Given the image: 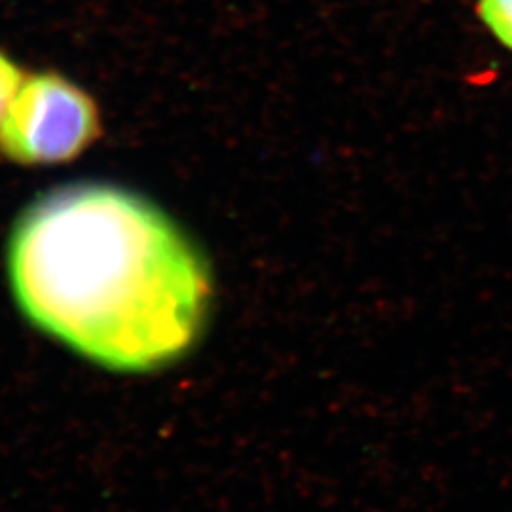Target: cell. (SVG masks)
Wrapping results in <instances>:
<instances>
[{"instance_id": "4", "label": "cell", "mask_w": 512, "mask_h": 512, "mask_svg": "<svg viewBox=\"0 0 512 512\" xmlns=\"http://www.w3.org/2000/svg\"><path fill=\"white\" fill-rule=\"evenodd\" d=\"M23 80H25V76L21 73L18 65L8 55L0 52V126L4 122V116L10 109L14 97L18 95Z\"/></svg>"}, {"instance_id": "2", "label": "cell", "mask_w": 512, "mask_h": 512, "mask_svg": "<svg viewBox=\"0 0 512 512\" xmlns=\"http://www.w3.org/2000/svg\"><path fill=\"white\" fill-rule=\"evenodd\" d=\"M101 133L88 93L57 73L27 76L0 126V152L21 165L63 164Z\"/></svg>"}, {"instance_id": "1", "label": "cell", "mask_w": 512, "mask_h": 512, "mask_svg": "<svg viewBox=\"0 0 512 512\" xmlns=\"http://www.w3.org/2000/svg\"><path fill=\"white\" fill-rule=\"evenodd\" d=\"M19 310L116 372L171 365L202 336L211 274L158 205L116 184L71 183L29 203L8 239Z\"/></svg>"}, {"instance_id": "3", "label": "cell", "mask_w": 512, "mask_h": 512, "mask_svg": "<svg viewBox=\"0 0 512 512\" xmlns=\"http://www.w3.org/2000/svg\"><path fill=\"white\" fill-rule=\"evenodd\" d=\"M478 16L492 35L512 50V0H478Z\"/></svg>"}]
</instances>
